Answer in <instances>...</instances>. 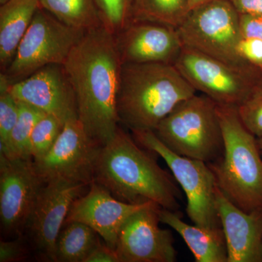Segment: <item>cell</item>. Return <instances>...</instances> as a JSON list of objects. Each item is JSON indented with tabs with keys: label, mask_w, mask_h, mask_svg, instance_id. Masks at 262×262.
I'll return each instance as SVG.
<instances>
[{
	"label": "cell",
	"mask_w": 262,
	"mask_h": 262,
	"mask_svg": "<svg viewBox=\"0 0 262 262\" xmlns=\"http://www.w3.org/2000/svg\"><path fill=\"white\" fill-rule=\"evenodd\" d=\"M88 135L106 144L119 126L117 96L122 63L115 36L102 27L84 33L63 63Z\"/></svg>",
	"instance_id": "obj_1"
},
{
	"label": "cell",
	"mask_w": 262,
	"mask_h": 262,
	"mask_svg": "<svg viewBox=\"0 0 262 262\" xmlns=\"http://www.w3.org/2000/svg\"><path fill=\"white\" fill-rule=\"evenodd\" d=\"M157 155L119 125L113 137L101 146L94 182L124 203H154L160 208L179 211L180 187L173 174L160 166Z\"/></svg>",
	"instance_id": "obj_2"
},
{
	"label": "cell",
	"mask_w": 262,
	"mask_h": 262,
	"mask_svg": "<svg viewBox=\"0 0 262 262\" xmlns=\"http://www.w3.org/2000/svg\"><path fill=\"white\" fill-rule=\"evenodd\" d=\"M196 93L174 64L123 63L117 96L119 121L131 132L155 131L177 105Z\"/></svg>",
	"instance_id": "obj_3"
},
{
	"label": "cell",
	"mask_w": 262,
	"mask_h": 262,
	"mask_svg": "<svg viewBox=\"0 0 262 262\" xmlns=\"http://www.w3.org/2000/svg\"><path fill=\"white\" fill-rule=\"evenodd\" d=\"M223 154L208 163L221 192L243 211H262V157L257 138L245 127L237 106L218 104Z\"/></svg>",
	"instance_id": "obj_4"
},
{
	"label": "cell",
	"mask_w": 262,
	"mask_h": 262,
	"mask_svg": "<svg viewBox=\"0 0 262 262\" xmlns=\"http://www.w3.org/2000/svg\"><path fill=\"white\" fill-rule=\"evenodd\" d=\"M217 106L206 95L194 94L177 105L155 133L176 154L213 163L225 149Z\"/></svg>",
	"instance_id": "obj_5"
},
{
	"label": "cell",
	"mask_w": 262,
	"mask_h": 262,
	"mask_svg": "<svg viewBox=\"0 0 262 262\" xmlns=\"http://www.w3.org/2000/svg\"><path fill=\"white\" fill-rule=\"evenodd\" d=\"M177 30L184 47L236 68L262 72L239 56V13L229 0H212L191 10Z\"/></svg>",
	"instance_id": "obj_6"
},
{
	"label": "cell",
	"mask_w": 262,
	"mask_h": 262,
	"mask_svg": "<svg viewBox=\"0 0 262 262\" xmlns=\"http://www.w3.org/2000/svg\"><path fill=\"white\" fill-rule=\"evenodd\" d=\"M133 137L166 163L187 196V213L194 225L206 229L222 228L215 203V176L208 163L180 156L169 149L155 131H133Z\"/></svg>",
	"instance_id": "obj_7"
},
{
	"label": "cell",
	"mask_w": 262,
	"mask_h": 262,
	"mask_svg": "<svg viewBox=\"0 0 262 262\" xmlns=\"http://www.w3.org/2000/svg\"><path fill=\"white\" fill-rule=\"evenodd\" d=\"M85 32L66 25L39 7L4 71L10 83L27 78L50 64L63 65Z\"/></svg>",
	"instance_id": "obj_8"
},
{
	"label": "cell",
	"mask_w": 262,
	"mask_h": 262,
	"mask_svg": "<svg viewBox=\"0 0 262 262\" xmlns=\"http://www.w3.org/2000/svg\"><path fill=\"white\" fill-rule=\"evenodd\" d=\"M174 65L196 92L218 104L238 106L262 77L261 71L236 68L184 46Z\"/></svg>",
	"instance_id": "obj_9"
},
{
	"label": "cell",
	"mask_w": 262,
	"mask_h": 262,
	"mask_svg": "<svg viewBox=\"0 0 262 262\" xmlns=\"http://www.w3.org/2000/svg\"><path fill=\"white\" fill-rule=\"evenodd\" d=\"M101 145L89 137L78 118L64 122L58 139L40 159L33 160L45 183L67 179L89 186L94 182L95 168Z\"/></svg>",
	"instance_id": "obj_10"
},
{
	"label": "cell",
	"mask_w": 262,
	"mask_h": 262,
	"mask_svg": "<svg viewBox=\"0 0 262 262\" xmlns=\"http://www.w3.org/2000/svg\"><path fill=\"white\" fill-rule=\"evenodd\" d=\"M89 186L63 179L45 183L26 227V237L41 257L55 261L58 234L74 202Z\"/></svg>",
	"instance_id": "obj_11"
},
{
	"label": "cell",
	"mask_w": 262,
	"mask_h": 262,
	"mask_svg": "<svg viewBox=\"0 0 262 262\" xmlns=\"http://www.w3.org/2000/svg\"><path fill=\"white\" fill-rule=\"evenodd\" d=\"M44 184L32 159L0 154V220L5 236L24 235Z\"/></svg>",
	"instance_id": "obj_12"
},
{
	"label": "cell",
	"mask_w": 262,
	"mask_h": 262,
	"mask_svg": "<svg viewBox=\"0 0 262 262\" xmlns=\"http://www.w3.org/2000/svg\"><path fill=\"white\" fill-rule=\"evenodd\" d=\"M156 203L130 215L122 226L115 251L120 262H175L173 234L160 228Z\"/></svg>",
	"instance_id": "obj_13"
},
{
	"label": "cell",
	"mask_w": 262,
	"mask_h": 262,
	"mask_svg": "<svg viewBox=\"0 0 262 262\" xmlns=\"http://www.w3.org/2000/svg\"><path fill=\"white\" fill-rule=\"evenodd\" d=\"M8 91L19 102L54 115L63 123L78 118L75 91L63 65L46 66L27 78L10 84Z\"/></svg>",
	"instance_id": "obj_14"
},
{
	"label": "cell",
	"mask_w": 262,
	"mask_h": 262,
	"mask_svg": "<svg viewBox=\"0 0 262 262\" xmlns=\"http://www.w3.org/2000/svg\"><path fill=\"white\" fill-rule=\"evenodd\" d=\"M151 203L129 204L117 200L96 182L74 202L65 222H79L97 232L108 247L115 250L122 226L130 215Z\"/></svg>",
	"instance_id": "obj_15"
},
{
	"label": "cell",
	"mask_w": 262,
	"mask_h": 262,
	"mask_svg": "<svg viewBox=\"0 0 262 262\" xmlns=\"http://www.w3.org/2000/svg\"><path fill=\"white\" fill-rule=\"evenodd\" d=\"M115 38L122 64H174L183 48L177 29L151 22H130Z\"/></svg>",
	"instance_id": "obj_16"
},
{
	"label": "cell",
	"mask_w": 262,
	"mask_h": 262,
	"mask_svg": "<svg viewBox=\"0 0 262 262\" xmlns=\"http://www.w3.org/2000/svg\"><path fill=\"white\" fill-rule=\"evenodd\" d=\"M215 203L227 243V262L262 261V211H243L218 187Z\"/></svg>",
	"instance_id": "obj_17"
},
{
	"label": "cell",
	"mask_w": 262,
	"mask_h": 262,
	"mask_svg": "<svg viewBox=\"0 0 262 262\" xmlns=\"http://www.w3.org/2000/svg\"><path fill=\"white\" fill-rule=\"evenodd\" d=\"M160 222L174 229L184 239L196 262H227V243L223 229L189 225L179 211L158 208Z\"/></svg>",
	"instance_id": "obj_18"
},
{
	"label": "cell",
	"mask_w": 262,
	"mask_h": 262,
	"mask_svg": "<svg viewBox=\"0 0 262 262\" xmlns=\"http://www.w3.org/2000/svg\"><path fill=\"white\" fill-rule=\"evenodd\" d=\"M39 0H9L0 7V65L3 72L13 61L28 30Z\"/></svg>",
	"instance_id": "obj_19"
},
{
	"label": "cell",
	"mask_w": 262,
	"mask_h": 262,
	"mask_svg": "<svg viewBox=\"0 0 262 262\" xmlns=\"http://www.w3.org/2000/svg\"><path fill=\"white\" fill-rule=\"evenodd\" d=\"M100 236L79 222H65L57 238L55 261L84 262L100 242Z\"/></svg>",
	"instance_id": "obj_20"
},
{
	"label": "cell",
	"mask_w": 262,
	"mask_h": 262,
	"mask_svg": "<svg viewBox=\"0 0 262 262\" xmlns=\"http://www.w3.org/2000/svg\"><path fill=\"white\" fill-rule=\"evenodd\" d=\"M39 7L66 25L83 32L102 27L96 0H39Z\"/></svg>",
	"instance_id": "obj_21"
},
{
	"label": "cell",
	"mask_w": 262,
	"mask_h": 262,
	"mask_svg": "<svg viewBox=\"0 0 262 262\" xmlns=\"http://www.w3.org/2000/svg\"><path fill=\"white\" fill-rule=\"evenodd\" d=\"M189 11L188 0H134L130 22H151L177 29Z\"/></svg>",
	"instance_id": "obj_22"
},
{
	"label": "cell",
	"mask_w": 262,
	"mask_h": 262,
	"mask_svg": "<svg viewBox=\"0 0 262 262\" xmlns=\"http://www.w3.org/2000/svg\"><path fill=\"white\" fill-rule=\"evenodd\" d=\"M18 103V117L10 136V154L8 158L32 159L30 142L33 129L46 113L32 105Z\"/></svg>",
	"instance_id": "obj_23"
},
{
	"label": "cell",
	"mask_w": 262,
	"mask_h": 262,
	"mask_svg": "<svg viewBox=\"0 0 262 262\" xmlns=\"http://www.w3.org/2000/svg\"><path fill=\"white\" fill-rule=\"evenodd\" d=\"M4 72L0 75V154L8 157L10 141L19 113V103L8 91L10 84Z\"/></svg>",
	"instance_id": "obj_24"
},
{
	"label": "cell",
	"mask_w": 262,
	"mask_h": 262,
	"mask_svg": "<svg viewBox=\"0 0 262 262\" xmlns=\"http://www.w3.org/2000/svg\"><path fill=\"white\" fill-rule=\"evenodd\" d=\"M61 120L50 114L39 119L33 129L31 136V155L33 160L40 159L55 144L63 129Z\"/></svg>",
	"instance_id": "obj_25"
},
{
	"label": "cell",
	"mask_w": 262,
	"mask_h": 262,
	"mask_svg": "<svg viewBox=\"0 0 262 262\" xmlns=\"http://www.w3.org/2000/svg\"><path fill=\"white\" fill-rule=\"evenodd\" d=\"M102 27L117 36L130 23L134 0H96Z\"/></svg>",
	"instance_id": "obj_26"
},
{
	"label": "cell",
	"mask_w": 262,
	"mask_h": 262,
	"mask_svg": "<svg viewBox=\"0 0 262 262\" xmlns=\"http://www.w3.org/2000/svg\"><path fill=\"white\" fill-rule=\"evenodd\" d=\"M237 108L245 127L256 138L262 137V77Z\"/></svg>",
	"instance_id": "obj_27"
},
{
	"label": "cell",
	"mask_w": 262,
	"mask_h": 262,
	"mask_svg": "<svg viewBox=\"0 0 262 262\" xmlns=\"http://www.w3.org/2000/svg\"><path fill=\"white\" fill-rule=\"evenodd\" d=\"M28 239L25 234L12 241L0 243V262H17L26 259L29 255Z\"/></svg>",
	"instance_id": "obj_28"
},
{
	"label": "cell",
	"mask_w": 262,
	"mask_h": 262,
	"mask_svg": "<svg viewBox=\"0 0 262 262\" xmlns=\"http://www.w3.org/2000/svg\"><path fill=\"white\" fill-rule=\"evenodd\" d=\"M239 56L250 65L262 71V40L243 37L238 45Z\"/></svg>",
	"instance_id": "obj_29"
},
{
	"label": "cell",
	"mask_w": 262,
	"mask_h": 262,
	"mask_svg": "<svg viewBox=\"0 0 262 262\" xmlns=\"http://www.w3.org/2000/svg\"><path fill=\"white\" fill-rule=\"evenodd\" d=\"M239 27L243 37L262 40V15L239 14Z\"/></svg>",
	"instance_id": "obj_30"
},
{
	"label": "cell",
	"mask_w": 262,
	"mask_h": 262,
	"mask_svg": "<svg viewBox=\"0 0 262 262\" xmlns=\"http://www.w3.org/2000/svg\"><path fill=\"white\" fill-rule=\"evenodd\" d=\"M84 262H120L116 251L100 241Z\"/></svg>",
	"instance_id": "obj_31"
},
{
	"label": "cell",
	"mask_w": 262,
	"mask_h": 262,
	"mask_svg": "<svg viewBox=\"0 0 262 262\" xmlns=\"http://www.w3.org/2000/svg\"><path fill=\"white\" fill-rule=\"evenodd\" d=\"M239 14L262 15V0H229Z\"/></svg>",
	"instance_id": "obj_32"
},
{
	"label": "cell",
	"mask_w": 262,
	"mask_h": 262,
	"mask_svg": "<svg viewBox=\"0 0 262 262\" xmlns=\"http://www.w3.org/2000/svg\"><path fill=\"white\" fill-rule=\"evenodd\" d=\"M188 1H189V9L191 10L196 8V7L200 6V5L212 1V0H188Z\"/></svg>",
	"instance_id": "obj_33"
},
{
	"label": "cell",
	"mask_w": 262,
	"mask_h": 262,
	"mask_svg": "<svg viewBox=\"0 0 262 262\" xmlns=\"http://www.w3.org/2000/svg\"><path fill=\"white\" fill-rule=\"evenodd\" d=\"M257 143L258 146V149H259L260 153H261L262 157V137L257 138Z\"/></svg>",
	"instance_id": "obj_34"
},
{
	"label": "cell",
	"mask_w": 262,
	"mask_h": 262,
	"mask_svg": "<svg viewBox=\"0 0 262 262\" xmlns=\"http://www.w3.org/2000/svg\"><path fill=\"white\" fill-rule=\"evenodd\" d=\"M8 1H9V0H0V5L4 4V3H7Z\"/></svg>",
	"instance_id": "obj_35"
}]
</instances>
